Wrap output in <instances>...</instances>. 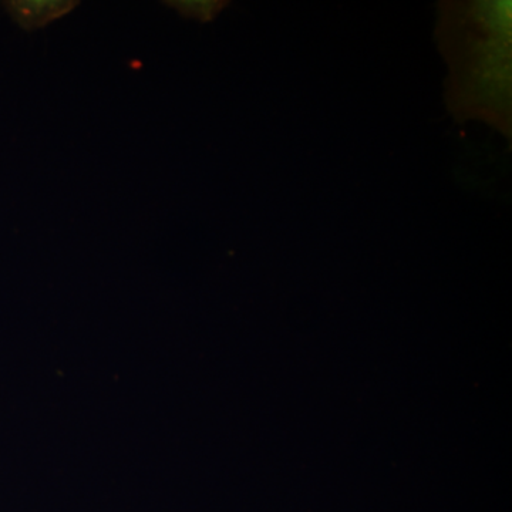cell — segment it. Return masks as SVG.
Returning <instances> with one entry per match:
<instances>
[{
    "mask_svg": "<svg viewBox=\"0 0 512 512\" xmlns=\"http://www.w3.org/2000/svg\"><path fill=\"white\" fill-rule=\"evenodd\" d=\"M437 12L448 111L457 123L483 121L511 141V0H447L437 3Z\"/></svg>",
    "mask_w": 512,
    "mask_h": 512,
    "instance_id": "1",
    "label": "cell"
},
{
    "mask_svg": "<svg viewBox=\"0 0 512 512\" xmlns=\"http://www.w3.org/2000/svg\"><path fill=\"white\" fill-rule=\"evenodd\" d=\"M77 5V0H12L3 3L13 20L28 32L45 28L72 12Z\"/></svg>",
    "mask_w": 512,
    "mask_h": 512,
    "instance_id": "2",
    "label": "cell"
},
{
    "mask_svg": "<svg viewBox=\"0 0 512 512\" xmlns=\"http://www.w3.org/2000/svg\"><path fill=\"white\" fill-rule=\"evenodd\" d=\"M164 5L177 10L185 19L210 23L231 3L228 0H164Z\"/></svg>",
    "mask_w": 512,
    "mask_h": 512,
    "instance_id": "3",
    "label": "cell"
}]
</instances>
